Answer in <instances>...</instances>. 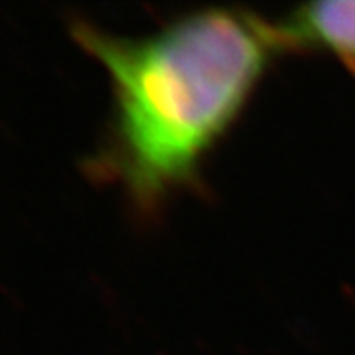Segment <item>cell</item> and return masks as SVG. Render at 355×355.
Masks as SVG:
<instances>
[{"instance_id":"obj_1","label":"cell","mask_w":355,"mask_h":355,"mask_svg":"<svg viewBox=\"0 0 355 355\" xmlns=\"http://www.w3.org/2000/svg\"><path fill=\"white\" fill-rule=\"evenodd\" d=\"M69 32L111 81L113 111L89 172L154 216L193 184L237 121L266 64L280 53L272 22L241 8H202L144 36H114L73 20Z\"/></svg>"},{"instance_id":"obj_2","label":"cell","mask_w":355,"mask_h":355,"mask_svg":"<svg viewBox=\"0 0 355 355\" xmlns=\"http://www.w3.org/2000/svg\"><path fill=\"white\" fill-rule=\"evenodd\" d=\"M272 32L282 51H326L355 77V0L296 6Z\"/></svg>"}]
</instances>
